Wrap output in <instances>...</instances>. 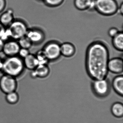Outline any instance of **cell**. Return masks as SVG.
Wrapping results in <instances>:
<instances>
[{"mask_svg": "<svg viewBox=\"0 0 123 123\" xmlns=\"http://www.w3.org/2000/svg\"><path fill=\"white\" fill-rule=\"evenodd\" d=\"M30 54L29 49L20 48L18 54L19 56L22 59H24Z\"/></svg>", "mask_w": 123, "mask_h": 123, "instance_id": "obj_24", "label": "cell"}, {"mask_svg": "<svg viewBox=\"0 0 123 123\" xmlns=\"http://www.w3.org/2000/svg\"><path fill=\"white\" fill-rule=\"evenodd\" d=\"M109 55L108 47L101 42H94L88 47L86 67L87 73L92 80L107 78Z\"/></svg>", "mask_w": 123, "mask_h": 123, "instance_id": "obj_1", "label": "cell"}, {"mask_svg": "<svg viewBox=\"0 0 123 123\" xmlns=\"http://www.w3.org/2000/svg\"><path fill=\"white\" fill-rule=\"evenodd\" d=\"M16 86L15 78L3 74L0 79V88L3 92L7 93L15 91Z\"/></svg>", "mask_w": 123, "mask_h": 123, "instance_id": "obj_7", "label": "cell"}, {"mask_svg": "<svg viewBox=\"0 0 123 123\" xmlns=\"http://www.w3.org/2000/svg\"></svg>", "mask_w": 123, "mask_h": 123, "instance_id": "obj_30", "label": "cell"}, {"mask_svg": "<svg viewBox=\"0 0 123 123\" xmlns=\"http://www.w3.org/2000/svg\"><path fill=\"white\" fill-rule=\"evenodd\" d=\"M3 63V60L0 57V72L1 71L2 68Z\"/></svg>", "mask_w": 123, "mask_h": 123, "instance_id": "obj_29", "label": "cell"}, {"mask_svg": "<svg viewBox=\"0 0 123 123\" xmlns=\"http://www.w3.org/2000/svg\"><path fill=\"white\" fill-rule=\"evenodd\" d=\"M6 98L8 103L11 104L15 103L18 101V96L15 91H13L7 93Z\"/></svg>", "mask_w": 123, "mask_h": 123, "instance_id": "obj_21", "label": "cell"}, {"mask_svg": "<svg viewBox=\"0 0 123 123\" xmlns=\"http://www.w3.org/2000/svg\"><path fill=\"white\" fill-rule=\"evenodd\" d=\"M7 29L10 38L14 40L25 36L28 30L25 22L20 20H14Z\"/></svg>", "mask_w": 123, "mask_h": 123, "instance_id": "obj_5", "label": "cell"}, {"mask_svg": "<svg viewBox=\"0 0 123 123\" xmlns=\"http://www.w3.org/2000/svg\"><path fill=\"white\" fill-rule=\"evenodd\" d=\"M45 3L50 7H56L60 5L64 0H44Z\"/></svg>", "mask_w": 123, "mask_h": 123, "instance_id": "obj_23", "label": "cell"}, {"mask_svg": "<svg viewBox=\"0 0 123 123\" xmlns=\"http://www.w3.org/2000/svg\"><path fill=\"white\" fill-rule=\"evenodd\" d=\"M18 42L20 48L28 49H30L33 44L29 39L26 36L18 39Z\"/></svg>", "mask_w": 123, "mask_h": 123, "instance_id": "obj_19", "label": "cell"}, {"mask_svg": "<svg viewBox=\"0 0 123 123\" xmlns=\"http://www.w3.org/2000/svg\"><path fill=\"white\" fill-rule=\"evenodd\" d=\"M14 20L13 11L10 9L3 13L0 16V23L5 27H8Z\"/></svg>", "mask_w": 123, "mask_h": 123, "instance_id": "obj_15", "label": "cell"}, {"mask_svg": "<svg viewBox=\"0 0 123 123\" xmlns=\"http://www.w3.org/2000/svg\"><path fill=\"white\" fill-rule=\"evenodd\" d=\"M118 11H119V13L122 15H123V3L121 4L119 8H118ZM117 11V12H118Z\"/></svg>", "mask_w": 123, "mask_h": 123, "instance_id": "obj_28", "label": "cell"}, {"mask_svg": "<svg viewBox=\"0 0 123 123\" xmlns=\"http://www.w3.org/2000/svg\"><path fill=\"white\" fill-rule=\"evenodd\" d=\"M24 64L25 68L29 70L34 69L39 65L36 56L30 54L23 59Z\"/></svg>", "mask_w": 123, "mask_h": 123, "instance_id": "obj_14", "label": "cell"}, {"mask_svg": "<svg viewBox=\"0 0 123 123\" xmlns=\"http://www.w3.org/2000/svg\"><path fill=\"white\" fill-rule=\"evenodd\" d=\"M6 6L5 0H0V13L2 12L5 10Z\"/></svg>", "mask_w": 123, "mask_h": 123, "instance_id": "obj_26", "label": "cell"}, {"mask_svg": "<svg viewBox=\"0 0 123 123\" xmlns=\"http://www.w3.org/2000/svg\"><path fill=\"white\" fill-rule=\"evenodd\" d=\"M112 44L114 47L119 51L123 50V33L119 32L113 38Z\"/></svg>", "mask_w": 123, "mask_h": 123, "instance_id": "obj_18", "label": "cell"}, {"mask_svg": "<svg viewBox=\"0 0 123 123\" xmlns=\"http://www.w3.org/2000/svg\"><path fill=\"white\" fill-rule=\"evenodd\" d=\"M75 6L80 10L95 9V0H74Z\"/></svg>", "mask_w": 123, "mask_h": 123, "instance_id": "obj_12", "label": "cell"}, {"mask_svg": "<svg viewBox=\"0 0 123 123\" xmlns=\"http://www.w3.org/2000/svg\"><path fill=\"white\" fill-rule=\"evenodd\" d=\"M91 86L92 92L96 97L104 98L109 95L111 92V83L106 78L101 80H92Z\"/></svg>", "mask_w": 123, "mask_h": 123, "instance_id": "obj_3", "label": "cell"}, {"mask_svg": "<svg viewBox=\"0 0 123 123\" xmlns=\"http://www.w3.org/2000/svg\"><path fill=\"white\" fill-rule=\"evenodd\" d=\"M43 50L49 60H56L61 55L60 45L56 42L47 43L44 46Z\"/></svg>", "mask_w": 123, "mask_h": 123, "instance_id": "obj_6", "label": "cell"}, {"mask_svg": "<svg viewBox=\"0 0 123 123\" xmlns=\"http://www.w3.org/2000/svg\"><path fill=\"white\" fill-rule=\"evenodd\" d=\"M111 87L115 92L121 97L123 96V76L122 75L116 76L112 80Z\"/></svg>", "mask_w": 123, "mask_h": 123, "instance_id": "obj_13", "label": "cell"}, {"mask_svg": "<svg viewBox=\"0 0 123 123\" xmlns=\"http://www.w3.org/2000/svg\"><path fill=\"white\" fill-rule=\"evenodd\" d=\"M111 112L112 115L117 118H121L123 116V105L121 102L114 103L111 107Z\"/></svg>", "mask_w": 123, "mask_h": 123, "instance_id": "obj_17", "label": "cell"}, {"mask_svg": "<svg viewBox=\"0 0 123 123\" xmlns=\"http://www.w3.org/2000/svg\"><path fill=\"white\" fill-rule=\"evenodd\" d=\"M118 30L115 28H111L108 31V34L109 36L112 38L116 36L119 32Z\"/></svg>", "mask_w": 123, "mask_h": 123, "instance_id": "obj_25", "label": "cell"}, {"mask_svg": "<svg viewBox=\"0 0 123 123\" xmlns=\"http://www.w3.org/2000/svg\"><path fill=\"white\" fill-rule=\"evenodd\" d=\"M118 8L115 0H95V9L104 15H114L118 11Z\"/></svg>", "mask_w": 123, "mask_h": 123, "instance_id": "obj_4", "label": "cell"}, {"mask_svg": "<svg viewBox=\"0 0 123 123\" xmlns=\"http://www.w3.org/2000/svg\"><path fill=\"white\" fill-rule=\"evenodd\" d=\"M26 36L33 44L39 43L44 38V33L42 31L37 29H28Z\"/></svg>", "mask_w": 123, "mask_h": 123, "instance_id": "obj_11", "label": "cell"}, {"mask_svg": "<svg viewBox=\"0 0 123 123\" xmlns=\"http://www.w3.org/2000/svg\"><path fill=\"white\" fill-rule=\"evenodd\" d=\"M61 55L66 57H70L74 54L75 49L71 43L66 42L60 45Z\"/></svg>", "mask_w": 123, "mask_h": 123, "instance_id": "obj_16", "label": "cell"}, {"mask_svg": "<svg viewBox=\"0 0 123 123\" xmlns=\"http://www.w3.org/2000/svg\"><path fill=\"white\" fill-rule=\"evenodd\" d=\"M50 73V69L47 64H39L35 69L30 71V74L33 78H46Z\"/></svg>", "mask_w": 123, "mask_h": 123, "instance_id": "obj_9", "label": "cell"}, {"mask_svg": "<svg viewBox=\"0 0 123 123\" xmlns=\"http://www.w3.org/2000/svg\"><path fill=\"white\" fill-rule=\"evenodd\" d=\"M20 49L18 42L16 40H11L5 42L2 52L7 57L17 56Z\"/></svg>", "mask_w": 123, "mask_h": 123, "instance_id": "obj_8", "label": "cell"}, {"mask_svg": "<svg viewBox=\"0 0 123 123\" xmlns=\"http://www.w3.org/2000/svg\"><path fill=\"white\" fill-rule=\"evenodd\" d=\"M109 71L114 74L122 73L123 71V62L122 59L114 58L109 60L108 63Z\"/></svg>", "mask_w": 123, "mask_h": 123, "instance_id": "obj_10", "label": "cell"}, {"mask_svg": "<svg viewBox=\"0 0 123 123\" xmlns=\"http://www.w3.org/2000/svg\"><path fill=\"white\" fill-rule=\"evenodd\" d=\"M0 23V38L4 41L10 38L7 29Z\"/></svg>", "mask_w": 123, "mask_h": 123, "instance_id": "obj_22", "label": "cell"}, {"mask_svg": "<svg viewBox=\"0 0 123 123\" xmlns=\"http://www.w3.org/2000/svg\"><path fill=\"white\" fill-rule=\"evenodd\" d=\"M5 43V42L1 38H0V52L2 51Z\"/></svg>", "mask_w": 123, "mask_h": 123, "instance_id": "obj_27", "label": "cell"}, {"mask_svg": "<svg viewBox=\"0 0 123 123\" xmlns=\"http://www.w3.org/2000/svg\"><path fill=\"white\" fill-rule=\"evenodd\" d=\"M39 64H47L49 61L43 49L38 51L35 55Z\"/></svg>", "mask_w": 123, "mask_h": 123, "instance_id": "obj_20", "label": "cell"}, {"mask_svg": "<svg viewBox=\"0 0 123 123\" xmlns=\"http://www.w3.org/2000/svg\"><path fill=\"white\" fill-rule=\"evenodd\" d=\"M25 69L23 59L17 55L7 57L3 60L1 72L5 74L15 78L20 75Z\"/></svg>", "mask_w": 123, "mask_h": 123, "instance_id": "obj_2", "label": "cell"}]
</instances>
